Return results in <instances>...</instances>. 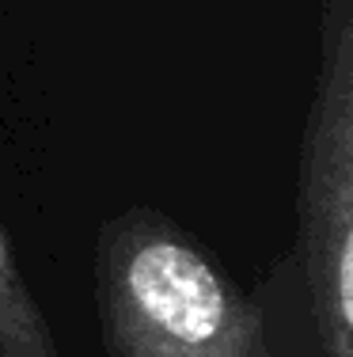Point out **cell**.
Instances as JSON below:
<instances>
[{
	"label": "cell",
	"mask_w": 353,
	"mask_h": 357,
	"mask_svg": "<svg viewBox=\"0 0 353 357\" xmlns=\"http://www.w3.org/2000/svg\"><path fill=\"white\" fill-rule=\"evenodd\" d=\"M95 304L107 357H274L258 304L148 206L99 232Z\"/></svg>",
	"instance_id": "1"
},
{
	"label": "cell",
	"mask_w": 353,
	"mask_h": 357,
	"mask_svg": "<svg viewBox=\"0 0 353 357\" xmlns=\"http://www.w3.org/2000/svg\"><path fill=\"white\" fill-rule=\"evenodd\" d=\"M297 178L300 270L323 357H353V15L334 0Z\"/></svg>",
	"instance_id": "2"
},
{
	"label": "cell",
	"mask_w": 353,
	"mask_h": 357,
	"mask_svg": "<svg viewBox=\"0 0 353 357\" xmlns=\"http://www.w3.org/2000/svg\"><path fill=\"white\" fill-rule=\"evenodd\" d=\"M0 357H61L4 232H0Z\"/></svg>",
	"instance_id": "3"
}]
</instances>
